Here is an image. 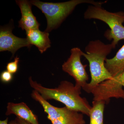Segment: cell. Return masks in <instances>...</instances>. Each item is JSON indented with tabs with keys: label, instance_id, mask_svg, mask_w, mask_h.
I'll use <instances>...</instances> for the list:
<instances>
[{
	"label": "cell",
	"instance_id": "6da1fadb",
	"mask_svg": "<svg viewBox=\"0 0 124 124\" xmlns=\"http://www.w3.org/2000/svg\"><path fill=\"white\" fill-rule=\"evenodd\" d=\"M30 85L40 94L45 100L53 99L61 102L70 110L89 116L92 106L85 98L81 97V88L74 85L71 82L63 81L57 88H49L29 78Z\"/></svg>",
	"mask_w": 124,
	"mask_h": 124
},
{
	"label": "cell",
	"instance_id": "7a4b0ae2",
	"mask_svg": "<svg viewBox=\"0 0 124 124\" xmlns=\"http://www.w3.org/2000/svg\"><path fill=\"white\" fill-rule=\"evenodd\" d=\"M114 48L111 44H106L100 40L91 41L85 47L82 56L89 63L91 81L83 88L88 93L102 82L112 78L105 66L107 57Z\"/></svg>",
	"mask_w": 124,
	"mask_h": 124
},
{
	"label": "cell",
	"instance_id": "3957f363",
	"mask_svg": "<svg viewBox=\"0 0 124 124\" xmlns=\"http://www.w3.org/2000/svg\"><path fill=\"white\" fill-rule=\"evenodd\" d=\"M31 4L40 9L47 20L45 31L49 32L59 26L72 12L78 5L88 3L93 5L101 6L107 1H95L93 0H72L66 2L53 3L44 2L38 0L30 1Z\"/></svg>",
	"mask_w": 124,
	"mask_h": 124
},
{
	"label": "cell",
	"instance_id": "277c9868",
	"mask_svg": "<svg viewBox=\"0 0 124 124\" xmlns=\"http://www.w3.org/2000/svg\"><path fill=\"white\" fill-rule=\"evenodd\" d=\"M85 19H96L106 23L110 30L105 32V37L112 40L111 44L114 48L120 41L124 40V12L112 13L102 8L101 6H89L84 14Z\"/></svg>",
	"mask_w": 124,
	"mask_h": 124
},
{
	"label": "cell",
	"instance_id": "5b68a950",
	"mask_svg": "<svg viewBox=\"0 0 124 124\" xmlns=\"http://www.w3.org/2000/svg\"><path fill=\"white\" fill-rule=\"evenodd\" d=\"M124 71L119 75L105 81L94 87L91 93L93 101H104L108 104L111 98L124 99Z\"/></svg>",
	"mask_w": 124,
	"mask_h": 124
},
{
	"label": "cell",
	"instance_id": "8992f818",
	"mask_svg": "<svg viewBox=\"0 0 124 124\" xmlns=\"http://www.w3.org/2000/svg\"><path fill=\"white\" fill-rule=\"evenodd\" d=\"M71 55L62 65V69L75 80V85L82 88L87 84L89 77L85 68L87 65L82 64L81 57L83 52L76 47L71 50Z\"/></svg>",
	"mask_w": 124,
	"mask_h": 124
},
{
	"label": "cell",
	"instance_id": "52a82bcc",
	"mask_svg": "<svg viewBox=\"0 0 124 124\" xmlns=\"http://www.w3.org/2000/svg\"><path fill=\"white\" fill-rule=\"evenodd\" d=\"M12 27H1L0 29V51H8L13 57L16 52L22 47L26 46L30 48L31 45L27 38H19L12 33Z\"/></svg>",
	"mask_w": 124,
	"mask_h": 124
},
{
	"label": "cell",
	"instance_id": "ba28073f",
	"mask_svg": "<svg viewBox=\"0 0 124 124\" xmlns=\"http://www.w3.org/2000/svg\"><path fill=\"white\" fill-rule=\"evenodd\" d=\"M16 2L20 8L22 14V17L18 22L19 27L26 31L39 29L40 24L32 13L30 1L17 0Z\"/></svg>",
	"mask_w": 124,
	"mask_h": 124
},
{
	"label": "cell",
	"instance_id": "9c48e42d",
	"mask_svg": "<svg viewBox=\"0 0 124 124\" xmlns=\"http://www.w3.org/2000/svg\"><path fill=\"white\" fill-rule=\"evenodd\" d=\"M52 124H85L83 114L66 107L59 108L57 113L50 119Z\"/></svg>",
	"mask_w": 124,
	"mask_h": 124
},
{
	"label": "cell",
	"instance_id": "30bf717a",
	"mask_svg": "<svg viewBox=\"0 0 124 124\" xmlns=\"http://www.w3.org/2000/svg\"><path fill=\"white\" fill-rule=\"evenodd\" d=\"M13 114L31 124H39L37 116L26 103L23 102L16 103L9 102L7 104L5 115Z\"/></svg>",
	"mask_w": 124,
	"mask_h": 124
},
{
	"label": "cell",
	"instance_id": "8fae6325",
	"mask_svg": "<svg viewBox=\"0 0 124 124\" xmlns=\"http://www.w3.org/2000/svg\"><path fill=\"white\" fill-rule=\"evenodd\" d=\"M26 34L29 43L36 46L41 54L51 46L49 32L41 31L37 29L26 31Z\"/></svg>",
	"mask_w": 124,
	"mask_h": 124
},
{
	"label": "cell",
	"instance_id": "7c38bea8",
	"mask_svg": "<svg viewBox=\"0 0 124 124\" xmlns=\"http://www.w3.org/2000/svg\"><path fill=\"white\" fill-rule=\"evenodd\" d=\"M105 66L112 78L119 75L124 71V45L114 57L107 59Z\"/></svg>",
	"mask_w": 124,
	"mask_h": 124
},
{
	"label": "cell",
	"instance_id": "4fadbf2b",
	"mask_svg": "<svg viewBox=\"0 0 124 124\" xmlns=\"http://www.w3.org/2000/svg\"><path fill=\"white\" fill-rule=\"evenodd\" d=\"M106 104L104 101H93L89 115V124H104V111Z\"/></svg>",
	"mask_w": 124,
	"mask_h": 124
},
{
	"label": "cell",
	"instance_id": "5bb4252c",
	"mask_svg": "<svg viewBox=\"0 0 124 124\" xmlns=\"http://www.w3.org/2000/svg\"><path fill=\"white\" fill-rule=\"evenodd\" d=\"M19 62V58L17 56L15 58L13 62H10L7 63L6 66V69L12 74H14L18 71V63Z\"/></svg>",
	"mask_w": 124,
	"mask_h": 124
},
{
	"label": "cell",
	"instance_id": "9a60e30c",
	"mask_svg": "<svg viewBox=\"0 0 124 124\" xmlns=\"http://www.w3.org/2000/svg\"><path fill=\"white\" fill-rule=\"evenodd\" d=\"M12 73L8 71H3L0 75V79L2 82L4 83H8L10 82L13 79V76Z\"/></svg>",
	"mask_w": 124,
	"mask_h": 124
},
{
	"label": "cell",
	"instance_id": "2e32d148",
	"mask_svg": "<svg viewBox=\"0 0 124 124\" xmlns=\"http://www.w3.org/2000/svg\"><path fill=\"white\" fill-rule=\"evenodd\" d=\"M15 120L17 123L18 124H31L19 117H17Z\"/></svg>",
	"mask_w": 124,
	"mask_h": 124
},
{
	"label": "cell",
	"instance_id": "e0dca14e",
	"mask_svg": "<svg viewBox=\"0 0 124 124\" xmlns=\"http://www.w3.org/2000/svg\"><path fill=\"white\" fill-rule=\"evenodd\" d=\"M8 117H7L6 119L3 120H0V124H8Z\"/></svg>",
	"mask_w": 124,
	"mask_h": 124
},
{
	"label": "cell",
	"instance_id": "ac0fdd59",
	"mask_svg": "<svg viewBox=\"0 0 124 124\" xmlns=\"http://www.w3.org/2000/svg\"><path fill=\"white\" fill-rule=\"evenodd\" d=\"M8 124H18L16 121L15 120H11L10 121Z\"/></svg>",
	"mask_w": 124,
	"mask_h": 124
}]
</instances>
